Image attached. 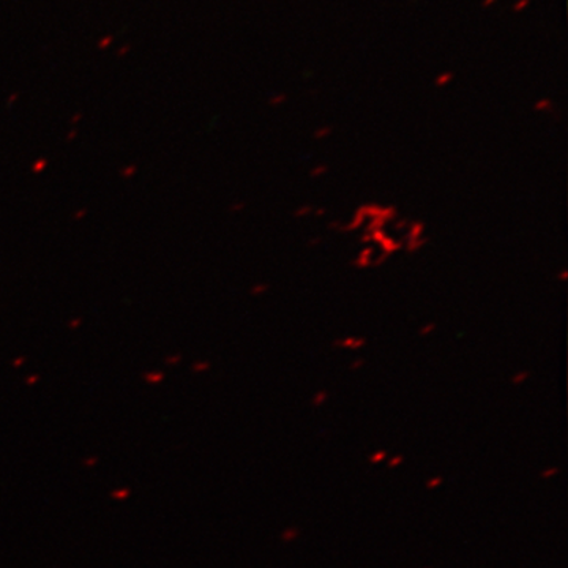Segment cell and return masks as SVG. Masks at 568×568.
Segmentation results:
<instances>
[{"mask_svg": "<svg viewBox=\"0 0 568 568\" xmlns=\"http://www.w3.org/2000/svg\"><path fill=\"white\" fill-rule=\"evenodd\" d=\"M436 325L429 324L425 325L424 331L418 332L422 336H425L426 334H432L433 331H435Z\"/></svg>", "mask_w": 568, "mask_h": 568, "instance_id": "cell-8", "label": "cell"}, {"mask_svg": "<svg viewBox=\"0 0 568 568\" xmlns=\"http://www.w3.org/2000/svg\"><path fill=\"white\" fill-rule=\"evenodd\" d=\"M526 377H529V373H528V372L523 373V375H519V376L517 375V376H515V377H514V383H515V384H521V383H523V381H525V379H526Z\"/></svg>", "mask_w": 568, "mask_h": 568, "instance_id": "cell-9", "label": "cell"}, {"mask_svg": "<svg viewBox=\"0 0 568 568\" xmlns=\"http://www.w3.org/2000/svg\"><path fill=\"white\" fill-rule=\"evenodd\" d=\"M324 398H327V394H320V396H317V398H315V403L316 405H321V402H323Z\"/></svg>", "mask_w": 568, "mask_h": 568, "instance_id": "cell-12", "label": "cell"}, {"mask_svg": "<svg viewBox=\"0 0 568 568\" xmlns=\"http://www.w3.org/2000/svg\"><path fill=\"white\" fill-rule=\"evenodd\" d=\"M399 462H402V458L394 459V462H392V466L398 465Z\"/></svg>", "mask_w": 568, "mask_h": 568, "instance_id": "cell-17", "label": "cell"}, {"mask_svg": "<svg viewBox=\"0 0 568 568\" xmlns=\"http://www.w3.org/2000/svg\"><path fill=\"white\" fill-rule=\"evenodd\" d=\"M372 254H373L372 248H368V250H365V252H362L361 257H358V260H357V264H361L362 267H365V265H368L369 263H372V260H369V257H372Z\"/></svg>", "mask_w": 568, "mask_h": 568, "instance_id": "cell-3", "label": "cell"}, {"mask_svg": "<svg viewBox=\"0 0 568 568\" xmlns=\"http://www.w3.org/2000/svg\"><path fill=\"white\" fill-rule=\"evenodd\" d=\"M287 97L284 95V93H280V95L274 97V99L271 100L272 106H276V104H283L286 102Z\"/></svg>", "mask_w": 568, "mask_h": 568, "instance_id": "cell-7", "label": "cell"}, {"mask_svg": "<svg viewBox=\"0 0 568 568\" xmlns=\"http://www.w3.org/2000/svg\"><path fill=\"white\" fill-rule=\"evenodd\" d=\"M439 481H440V478H436V480L432 481V484H429L428 487L433 488V487H435V485L439 484Z\"/></svg>", "mask_w": 568, "mask_h": 568, "instance_id": "cell-15", "label": "cell"}, {"mask_svg": "<svg viewBox=\"0 0 568 568\" xmlns=\"http://www.w3.org/2000/svg\"><path fill=\"white\" fill-rule=\"evenodd\" d=\"M549 108H551L549 100H540V102L536 103V111H547Z\"/></svg>", "mask_w": 568, "mask_h": 568, "instance_id": "cell-6", "label": "cell"}, {"mask_svg": "<svg viewBox=\"0 0 568 568\" xmlns=\"http://www.w3.org/2000/svg\"><path fill=\"white\" fill-rule=\"evenodd\" d=\"M452 80H454V73L447 71V73L439 74V77L436 78V85L437 88H444V85L448 84Z\"/></svg>", "mask_w": 568, "mask_h": 568, "instance_id": "cell-2", "label": "cell"}, {"mask_svg": "<svg viewBox=\"0 0 568 568\" xmlns=\"http://www.w3.org/2000/svg\"><path fill=\"white\" fill-rule=\"evenodd\" d=\"M308 212H312V207H302V209H298L297 212H295V216H306V213Z\"/></svg>", "mask_w": 568, "mask_h": 568, "instance_id": "cell-10", "label": "cell"}, {"mask_svg": "<svg viewBox=\"0 0 568 568\" xmlns=\"http://www.w3.org/2000/svg\"><path fill=\"white\" fill-rule=\"evenodd\" d=\"M331 133V126H324V129L317 130V132L315 133V138H317V140H323V138L328 136V134Z\"/></svg>", "mask_w": 568, "mask_h": 568, "instance_id": "cell-5", "label": "cell"}, {"mask_svg": "<svg viewBox=\"0 0 568 568\" xmlns=\"http://www.w3.org/2000/svg\"><path fill=\"white\" fill-rule=\"evenodd\" d=\"M364 364H365L364 361L357 362V364H353V368H361V365H364Z\"/></svg>", "mask_w": 568, "mask_h": 568, "instance_id": "cell-16", "label": "cell"}, {"mask_svg": "<svg viewBox=\"0 0 568 568\" xmlns=\"http://www.w3.org/2000/svg\"><path fill=\"white\" fill-rule=\"evenodd\" d=\"M530 3V0H518L517 3L514 6L515 13H519V11H523L528 7Z\"/></svg>", "mask_w": 568, "mask_h": 568, "instance_id": "cell-4", "label": "cell"}, {"mask_svg": "<svg viewBox=\"0 0 568 568\" xmlns=\"http://www.w3.org/2000/svg\"><path fill=\"white\" fill-rule=\"evenodd\" d=\"M336 346L349 347V349H358V347L365 346V339L362 338H347L336 343Z\"/></svg>", "mask_w": 568, "mask_h": 568, "instance_id": "cell-1", "label": "cell"}, {"mask_svg": "<svg viewBox=\"0 0 568 568\" xmlns=\"http://www.w3.org/2000/svg\"><path fill=\"white\" fill-rule=\"evenodd\" d=\"M321 173H327V166H323L321 168V170H313V175H317V174H321Z\"/></svg>", "mask_w": 568, "mask_h": 568, "instance_id": "cell-13", "label": "cell"}, {"mask_svg": "<svg viewBox=\"0 0 568 568\" xmlns=\"http://www.w3.org/2000/svg\"><path fill=\"white\" fill-rule=\"evenodd\" d=\"M384 457H386V454H376V457L373 458V462H381V459H384Z\"/></svg>", "mask_w": 568, "mask_h": 568, "instance_id": "cell-14", "label": "cell"}, {"mask_svg": "<svg viewBox=\"0 0 568 568\" xmlns=\"http://www.w3.org/2000/svg\"><path fill=\"white\" fill-rule=\"evenodd\" d=\"M495 3L496 0H484V2H481V7H484V9H488V7L495 6Z\"/></svg>", "mask_w": 568, "mask_h": 568, "instance_id": "cell-11", "label": "cell"}]
</instances>
